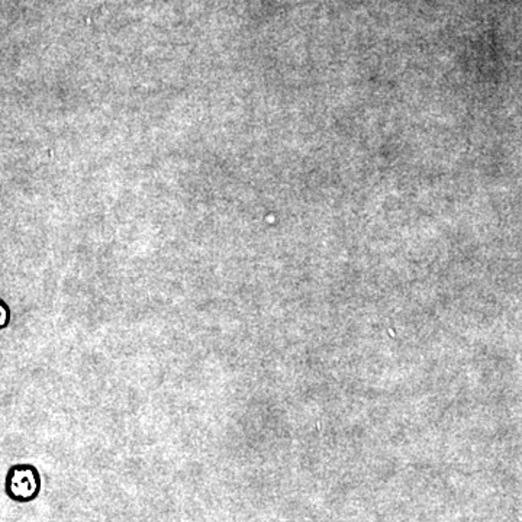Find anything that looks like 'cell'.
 <instances>
[{"mask_svg": "<svg viewBox=\"0 0 522 522\" xmlns=\"http://www.w3.org/2000/svg\"><path fill=\"white\" fill-rule=\"evenodd\" d=\"M8 318H9V315H8V310H6V308H5L4 305H0V328H2V327H5V325H6V322H8Z\"/></svg>", "mask_w": 522, "mask_h": 522, "instance_id": "6da1fadb", "label": "cell"}]
</instances>
